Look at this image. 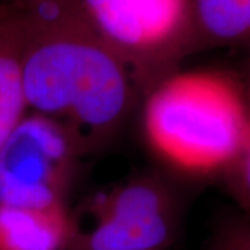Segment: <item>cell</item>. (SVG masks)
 Returning <instances> with one entry per match:
<instances>
[{"label": "cell", "mask_w": 250, "mask_h": 250, "mask_svg": "<svg viewBox=\"0 0 250 250\" xmlns=\"http://www.w3.org/2000/svg\"><path fill=\"white\" fill-rule=\"evenodd\" d=\"M9 3L25 28L28 108L62 125L80 153L102 146L124 124L139 92L128 70L83 24L72 0Z\"/></svg>", "instance_id": "6da1fadb"}, {"label": "cell", "mask_w": 250, "mask_h": 250, "mask_svg": "<svg viewBox=\"0 0 250 250\" xmlns=\"http://www.w3.org/2000/svg\"><path fill=\"white\" fill-rule=\"evenodd\" d=\"M250 116L243 82L220 70L171 72L146 93L142 126L160 160L190 175L224 172Z\"/></svg>", "instance_id": "7a4b0ae2"}, {"label": "cell", "mask_w": 250, "mask_h": 250, "mask_svg": "<svg viewBox=\"0 0 250 250\" xmlns=\"http://www.w3.org/2000/svg\"><path fill=\"white\" fill-rule=\"evenodd\" d=\"M83 24L147 93L197 47L190 0H72Z\"/></svg>", "instance_id": "3957f363"}, {"label": "cell", "mask_w": 250, "mask_h": 250, "mask_svg": "<svg viewBox=\"0 0 250 250\" xmlns=\"http://www.w3.org/2000/svg\"><path fill=\"white\" fill-rule=\"evenodd\" d=\"M80 154L62 125L36 113L27 114L0 145V205H64Z\"/></svg>", "instance_id": "277c9868"}, {"label": "cell", "mask_w": 250, "mask_h": 250, "mask_svg": "<svg viewBox=\"0 0 250 250\" xmlns=\"http://www.w3.org/2000/svg\"><path fill=\"white\" fill-rule=\"evenodd\" d=\"M92 224L75 229L68 250H167L179 211L171 189L153 177L129 179L90 206Z\"/></svg>", "instance_id": "5b68a950"}, {"label": "cell", "mask_w": 250, "mask_h": 250, "mask_svg": "<svg viewBox=\"0 0 250 250\" xmlns=\"http://www.w3.org/2000/svg\"><path fill=\"white\" fill-rule=\"evenodd\" d=\"M75 220L65 206L0 205V250H68Z\"/></svg>", "instance_id": "8992f818"}, {"label": "cell", "mask_w": 250, "mask_h": 250, "mask_svg": "<svg viewBox=\"0 0 250 250\" xmlns=\"http://www.w3.org/2000/svg\"><path fill=\"white\" fill-rule=\"evenodd\" d=\"M25 28L13 3L0 6V145L27 116L22 60Z\"/></svg>", "instance_id": "52a82bcc"}, {"label": "cell", "mask_w": 250, "mask_h": 250, "mask_svg": "<svg viewBox=\"0 0 250 250\" xmlns=\"http://www.w3.org/2000/svg\"><path fill=\"white\" fill-rule=\"evenodd\" d=\"M197 47L250 46V0H190Z\"/></svg>", "instance_id": "ba28073f"}, {"label": "cell", "mask_w": 250, "mask_h": 250, "mask_svg": "<svg viewBox=\"0 0 250 250\" xmlns=\"http://www.w3.org/2000/svg\"><path fill=\"white\" fill-rule=\"evenodd\" d=\"M223 174L229 195L243 211L250 214V116L241 146Z\"/></svg>", "instance_id": "9c48e42d"}, {"label": "cell", "mask_w": 250, "mask_h": 250, "mask_svg": "<svg viewBox=\"0 0 250 250\" xmlns=\"http://www.w3.org/2000/svg\"><path fill=\"white\" fill-rule=\"evenodd\" d=\"M215 250H250V218H235L223 224Z\"/></svg>", "instance_id": "30bf717a"}, {"label": "cell", "mask_w": 250, "mask_h": 250, "mask_svg": "<svg viewBox=\"0 0 250 250\" xmlns=\"http://www.w3.org/2000/svg\"><path fill=\"white\" fill-rule=\"evenodd\" d=\"M243 86H245V92H246V96H248V100L250 103V70L248 77H246V81L243 82Z\"/></svg>", "instance_id": "8fae6325"}, {"label": "cell", "mask_w": 250, "mask_h": 250, "mask_svg": "<svg viewBox=\"0 0 250 250\" xmlns=\"http://www.w3.org/2000/svg\"><path fill=\"white\" fill-rule=\"evenodd\" d=\"M3 1H27V0H3Z\"/></svg>", "instance_id": "7c38bea8"}]
</instances>
